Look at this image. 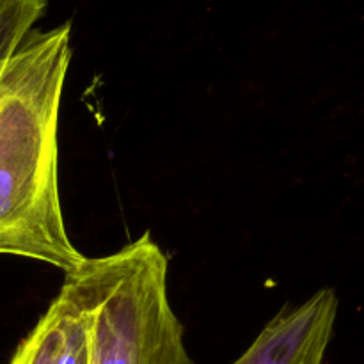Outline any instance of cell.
Wrapping results in <instances>:
<instances>
[{
	"instance_id": "obj_1",
	"label": "cell",
	"mask_w": 364,
	"mask_h": 364,
	"mask_svg": "<svg viewBox=\"0 0 364 364\" xmlns=\"http://www.w3.org/2000/svg\"><path fill=\"white\" fill-rule=\"evenodd\" d=\"M71 63V23L32 28L0 75V256L70 274L85 256L71 244L59 194V110Z\"/></svg>"
},
{
	"instance_id": "obj_2",
	"label": "cell",
	"mask_w": 364,
	"mask_h": 364,
	"mask_svg": "<svg viewBox=\"0 0 364 364\" xmlns=\"http://www.w3.org/2000/svg\"><path fill=\"white\" fill-rule=\"evenodd\" d=\"M167 277L169 259L149 231L64 274L87 313L89 364H194Z\"/></svg>"
},
{
	"instance_id": "obj_3",
	"label": "cell",
	"mask_w": 364,
	"mask_h": 364,
	"mask_svg": "<svg viewBox=\"0 0 364 364\" xmlns=\"http://www.w3.org/2000/svg\"><path fill=\"white\" fill-rule=\"evenodd\" d=\"M338 295L322 288L277 313L233 364H322L338 316Z\"/></svg>"
},
{
	"instance_id": "obj_4",
	"label": "cell",
	"mask_w": 364,
	"mask_h": 364,
	"mask_svg": "<svg viewBox=\"0 0 364 364\" xmlns=\"http://www.w3.org/2000/svg\"><path fill=\"white\" fill-rule=\"evenodd\" d=\"M9 364H89L87 313L68 281L20 341Z\"/></svg>"
},
{
	"instance_id": "obj_5",
	"label": "cell",
	"mask_w": 364,
	"mask_h": 364,
	"mask_svg": "<svg viewBox=\"0 0 364 364\" xmlns=\"http://www.w3.org/2000/svg\"><path fill=\"white\" fill-rule=\"evenodd\" d=\"M46 9L48 0H0V75Z\"/></svg>"
}]
</instances>
